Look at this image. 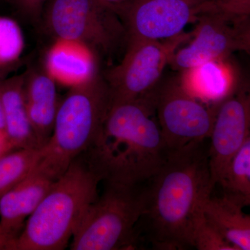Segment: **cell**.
Wrapping results in <instances>:
<instances>
[{"mask_svg": "<svg viewBox=\"0 0 250 250\" xmlns=\"http://www.w3.org/2000/svg\"><path fill=\"white\" fill-rule=\"evenodd\" d=\"M111 104V95L103 75L70 88L59 103L53 131L41 148L35 170L57 180L96 139Z\"/></svg>", "mask_w": 250, "mask_h": 250, "instance_id": "4", "label": "cell"}, {"mask_svg": "<svg viewBox=\"0 0 250 250\" xmlns=\"http://www.w3.org/2000/svg\"><path fill=\"white\" fill-rule=\"evenodd\" d=\"M193 39L187 47L177 49L168 65L182 71L210 61L228 59L236 51L250 52V16L219 11L207 0L197 16Z\"/></svg>", "mask_w": 250, "mask_h": 250, "instance_id": "8", "label": "cell"}, {"mask_svg": "<svg viewBox=\"0 0 250 250\" xmlns=\"http://www.w3.org/2000/svg\"><path fill=\"white\" fill-rule=\"evenodd\" d=\"M193 248L199 250H236L210 226L206 220L202 210L195 222Z\"/></svg>", "mask_w": 250, "mask_h": 250, "instance_id": "21", "label": "cell"}, {"mask_svg": "<svg viewBox=\"0 0 250 250\" xmlns=\"http://www.w3.org/2000/svg\"><path fill=\"white\" fill-rule=\"evenodd\" d=\"M10 151L8 150L4 146H3L2 145L0 144V156L4 155V154H6V153L9 152Z\"/></svg>", "mask_w": 250, "mask_h": 250, "instance_id": "27", "label": "cell"}, {"mask_svg": "<svg viewBox=\"0 0 250 250\" xmlns=\"http://www.w3.org/2000/svg\"><path fill=\"white\" fill-rule=\"evenodd\" d=\"M191 34L162 41H127L121 62L103 75L111 103L144 98L157 86L172 54Z\"/></svg>", "mask_w": 250, "mask_h": 250, "instance_id": "7", "label": "cell"}, {"mask_svg": "<svg viewBox=\"0 0 250 250\" xmlns=\"http://www.w3.org/2000/svg\"><path fill=\"white\" fill-rule=\"evenodd\" d=\"M24 73L0 82V100L8 141L14 149L41 148L31 126L24 93Z\"/></svg>", "mask_w": 250, "mask_h": 250, "instance_id": "16", "label": "cell"}, {"mask_svg": "<svg viewBox=\"0 0 250 250\" xmlns=\"http://www.w3.org/2000/svg\"><path fill=\"white\" fill-rule=\"evenodd\" d=\"M18 65V64H16V65H11V66L0 67V82L6 79V77L10 76L11 75L10 73L16 70Z\"/></svg>", "mask_w": 250, "mask_h": 250, "instance_id": "25", "label": "cell"}, {"mask_svg": "<svg viewBox=\"0 0 250 250\" xmlns=\"http://www.w3.org/2000/svg\"><path fill=\"white\" fill-rule=\"evenodd\" d=\"M195 1H204V0H195Z\"/></svg>", "mask_w": 250, "mask_h": 250, "instance_id": "28", "label": "cell"}, {"mask_svg": "<svg viewBox=\"0 0 250 250\" xmlns=\"http://www.w3.org/2000/svg\"><path fill=\"white\" fill-rule=\"evenodd\" d=\"M181 83L197 100L213 102L215 106L238 87L236 69L228 58L210 61L182 70Z\"/></svg>", "mask_w": 250, "mask_h": 250, "instance_id": "15", "label": "cell"}, {"mask_svg": "<svg viewBox=\"0 0 250 250\" xmlns=\"http://www.w3.org/2000/svg\"><path fill=\"white\" fill-rule=\"evenodd\" d=\"M24 47L25 40L20 24L13 18L0 16V67L18 64Z\"/></svg>", "mask_w": 250, "mask_h": 250, "instance_id": "20", "label": "cell"}, {"mask_svg": "<svg viewBox=\"0 0 250 250\" xmlns=\"http://www.w3.org/2000/svg\"><path fill=\"white\" fill-rule=\"evenodd\" d=\"M154 93L158 123L170 152L210 137L215 108H206L187 91L179 77L160 81Z\"/></svg>", "mask_w": 250, "mask_h": 250, "instance_id": "9", "label": "cell"}, {"mask_svg": "<svg viewBox=\"0 0 250 250\" xmlns=\"http://www.w3.org/2000/svg\"><path fill=\"white\" fill-rule=\"evenodd\" d=\"M218 184L224 193L239 200L245 207L250 205V137L227 166Z\"/></svg>", "mask_w": 250, "mask_h": 250, "instance_id": "18", "label": "cell"}, {"mask_svg": "<svg viewBox=\"0 0 250 250\" xmlns=\"http://www.w3.org/2000/svg\"><path fill=\"white\" fill-rule=\"evenodd\" d=\"M57 83L43 69L24 72V93L29 121L39 147L48 142L59 103Z\"/></svg>", "mask_w": 250, "mask_h": 250, "instance_id": "13", "label": "cell"}, {"mask_svg": "<svg viewBox=\"0 0 250 250\" xmlns=\"http://www.w3.org/2000/svg\"><path fill=\"white\" fill-rule=\"evenodd\" d=\"M55 181L34 169L25 179L0 197V228L18 238L30 216Z\"/></svg>", "mask_w": 250, "mask_h": 250, "instance_id": "14", "label": "cell"}, {"mask_svg": "<svg viewBox=\"0 0 250 250\" xmlns=\"http://www.w3.org/2000/svg\"><path fill=\"white\" fill-rule=\"evenodd\" d=\"M16 237L0 228V250H14Z\"/></svg>", "mask_w": 250, "mask_h": 250, "instance_id": "24", "label": "cell"}, {"mask_svg": "<svg viewBox=\"0 0 250 250\" xmlns=\"http://www.w3.org/2000/svg\"><path fill=\"white\" fill-rule=\"evenodd\" d=\"M206 141L170 152L162 167L146 184V237L156 250L193 247L195 222L211 195Z\"/></svg>", "mask_w": 250, "mask_h": 250, "instance_id": "1", "label": "cell"}, {"mask_svg": "<svg viewBox=\"0 0 250 250\" xmlns=\"http://www.w3.org/2000/svg\"><path fill=\"white\" fill-rule=\"evenodd\" d=\"M0 144L4 146L8 150H14V149H12V147H11L9 141H8L7 135H6V125H5L4 112H3L1 100H0Z\"/></svg>", "mask_w": 250, "mask_h": 250, "instance_id": "23", "label": "cell"}, {"mask_svg": "<svg viewBox=\"0 0 250 250\" xmlns=\"http://www.w3.org/2000/svg\"><path fill=\"white\" fill-rule=\"evenodd\" d=\"M250 137V98L239 87L215 107L208 149L210 183L218 184L227 166Z\"/></svg>", "mask_w": 250, "mask_h": 250, "instance_id": "11", "label": "cell"}, {"mask_svg": "<svg viewBox=\"0 0 250 250\" xmlns=\"http://www.w3.org/2000/svg\"><path fill=\"white\" fill-rule=\"evenodd\" d=\"M98 56L83 42L55 39L46 52L43 70L57 85L70 89L89 82L100 73Z\"/></svg>", "mask_w": 250, "mask_h": 250, "instance_id": "12", "label": "cell"}, {"mask_svg": "<svg viewBox=\"0 0 250 250\" xmlns=\"http://www.w3.org/2000/svg\"><path fill=\"white\" fill-rule=\"evenodd\" d=\"M244 207L224 193L221 197L210 195L202 207L206 220L236 250H250V216L243 212Z\"/></svg>", "mask_w": 250, "mask_h": 250, "instance_id": "17", "label": "cell"}, {"mask_svg": "<svg viewBox=\"0 0 250 250\" xmlns=\"http://www.w3.org/2000/svg\"><path fill=\"white\" fill-rule=\"evenodd\" d=\"M155 113L153 94L111 103L96 139L83 154L101 182L143 185L162 167L170 152Z\"/></svg>", "mask_w": 250, "mask_h": 250, "instance_id": "2", "label": "cell"}, {"mask_svg": "<svg viewBox=\"0 0 250 250\" xmlns=\"http://www.w3.org/2000/svg\"><path fill=\"white\" fill-rule=\"evenodd\" d=\"M105 184L101 196L88 207L72 235L71 250L130 249L146 207V184Z\"/></svg>", "mask_w": 250, "mask_h": 250, "instance_id": "5", "label": "cell"}, {"mask_svg": "<svg viewBox=\"0 0 250 250\" xmlns=\"http://www.w3.org/2000/svg\"><path fill=\"white\" fill-rule=\"evenodd\" d=\"M49 0H18V4L23 12L27 16L37 18L42 12Z\"/></svg>", "mask_w": 250, "mask_h": 250, "instance_id": "22", "label": "cell"}, {"mask_svg": "<svg viewBox=\"0 0 250 250\" xmlns=\"http://www.w3.org/2000/svg\"><path fill=\"white\" fill-rule=\"evenodd\" d=\"M41 156V148L15 149L0 156V197L32 172Z\"/></svg>", "mask_w": 250, "mask_h": 250, "instance_id": "19", "label": "cell"}, {"mask_svg": "<svg viewBox=\"0 0 250 250\" xmlns=\"http://www.w3.org/2000/svg\"><path fill=\"white\" fill-rule=\"evenodd\" d=\"M100 1L103 2L104 4L111 6L112 9H115L118 6H121V5L126 2L128 0H100Z\"/></svg>", "mask_w": 250, "mask_h": 250, "instance_id": "26", "label": "cell"}, {"mask_svg": "<svg viewBox=\"0 0 250 250\" xmlns=\"http://www.w3.org/2000/svg\"><path fill=\"white\" fill-rule=\"evenodd\" d=\"M44 14L46 29L55 39L83 42L98 55L111 57L127 41L118 14L100 0H49Z\"/></svg>", "mask_w": 250, "mask_h": 250, "instance_id": "6", "label": "cell"}, {"mask_svg": "<svg viewBox=\"0 0 250 250\" xmlns=\"http://www.w3.org/2000/svg\"><path fill=\"white\" fill-rule=\"evenodd\" d=\"M205 1L128 0L114 11L124 24L127 41H162L180 35L188 24L196 22Z\"/></svg>", "mask_w": 250, "mask_h": 250, "instance_id": "10", "label": "cell"}, {"mask_svg": "<svg viewBox=\"0 0 250 250\" xmlns=\"http://www.w3.org/2000/svg\"><path fill=\"white\" fill-rule=\"evenodd\" d=\"M100 179L83 154L77 158L51 188L15 242L14 250H62L98 198Z\"/></svg>", "mask_w": 250, "mask_h": 250, "instance_id": "3", "label": "cell"}]
</instances>
